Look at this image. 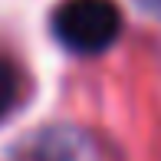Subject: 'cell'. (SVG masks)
I'll use <instances>...</instances> for the list:
<instances>
[{"label": "cell", "instance_id": "cell-1", "mask_svg": "<svg viewBox=\"0 0 161 161\" xmlns=\"http://www.w3.org/2000/svg\"><path fill=\"white\" fill-rule=\"evenodd\" d=\"M53 33L69 53L99 56L119 40L122 10L115 0H63L53 13Z\"/></svg>", "mask_w": 161, "mask_h": 161}, {"label": "cell", "instance_id": "cell-2", "mask_svg": "<svg viewBox=\"0 0 161 161\" xmlns=\"http://www.w3.org/2000/svg\"><path fill=\"white\" fill-rule=\"evenodd\" d=\"M20 161H105L102 145L76 128H49L40 138L26 142Z\"/></svg>", "mask_w": 161, "mask_h": 161}, {"label": "cell", "instance_id": "cell-3", "mask_svg": "<svg viewBox=\"0 0 161 161\" xmlns=\"http://www.w3.org/2000/svg\"><path fill=\"white\" fill-rule=\"evenodd\" d=\"M20 89H23V79H20V69L10 59H0V119L13 112L20 99Z\"/></svg>", "mask_w": 161, "mask_h": 161}]
</instances>
